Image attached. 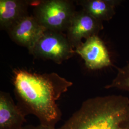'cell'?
Returning <instances> with one entry per match:
<instances>
[{
  "instance_id": "10",
  "label": "cell",
  "mask_w": 129,
  "mask_h": 129,
  "mask_svg": "<svg viewBox=\"0 0 129 129\" xmlns=\"http://www.w3.org/2000/svg\"><path fill=\"white\" fill-rule=\"evenodd\" d=\"M82 9L97 20L109 21L116 14V8L120 0H80L76 1Z\"/></svg>"
},
{
  "instance_id": "8",
  "label": "cell",
  "mask_w": 129,
  "mask_h": 129,
  "mask_svg": "<svg viewBox=\"0 0 129 129\" xmlns=\"http://www.w3.org/2000/svg\"><path fill=\"white\" fill-rule=\"evenodd\" d=\"M26 115L9 93L0 92V129H21Z\"/></svg>"
},
{
  "instance_id": "6",
  "label": "cell",
  "mask_w": 129,
  "mask_h": 129,
  "mask_svg": "<svg viewBox=\"0 0 129 129\" xmlns=\"http://www.w3.org/2000/svg\"><path fill=\"white\" fill-rule=\"evenodd\" d=\"M88 69L96 70L113 66L109 51L99 36L89 37L75 49Z\"/></svg>"
},
{
  "instance_id": "1",
  "label": "cell",
  "mask_w": 129,
  "mask_h": 129,
  "mask_svg": "<svg viewBox=\"0 0 129 129\" xmlns=\"http://www.w3.org/2000/svg\"><path fill=\"white\" fill-rule=\"evenodd\" d=\"M14 74V92L25 114L36 116L40 124L55 127L62 117L56 101L73 83L55 72L38 74L15 69Z\"/></svg>"
},
{
  "instance_id": "4",
  "label": "cell",
  "mask_w": 129,
  "mask_h": 129,
  "mask_svg": "<svg viewBox=\"0 0 129 129\" xmlns=\"http://www.w3.org/2000/svg\"><path fill=\"white\" fill-rule=\"evenodd\" d=\"M36 58L60 64L76 54L64 33L46 30L29 52Z\"/></svg>"
},
{
  "instance_id": "5",
  "label": "cell",
  "mask_w": 129,
  "mask_h": 129,
  "mask_svg": "<svg viewBox=\"0 0 129 129\" xmlns=\"http://www.w3.org/2000/svg\"><path fill=\"white\" fill-rule=\"evenodd\" d=\"M103 28V22L97 20L82 9L76 11L66 35L75 49L83 43V39L98 36Z\"/></svg>"
},
{
  "instance_id": "3",
  "label": "cell",
  "mask_w": 129,
  "mask_h": 129,
  "mask_svg": "<svg viewBox=\"0 0 129 129\" xmlns=\"http://www.w3.org/2000/svg\"><path fill=\"white\" fill-rule=\"evenodd\" d=\"M33 16L46 30L66 32L76 11L72 1H33Z\"/></svg>"
},
{
  "instance_id": "2",
  "label": "cell",
  "mask_w": 129,
  "mask_h": 129,
  "mask_svg": "<svg viewBox=\"0 0 129 129\" xmlns=\"http://www.w3.org/2000/svg\"><path fill=\"white\" fill-rule=\"evenodd\" d=\"M57 129H129V99L120 95L88 99Z\"/></svg>"
},
{
  "instance_id": "12",
  "label": "cell",
  "mask_w": 129,
  "mask_h": 129,
  "mask_svg": "<svg viewBox=\"0 0 129 129\" xmlns=\"http://www.w3.org/2000/svg\"><path fill=\"white\" fill-rule=\"evenodd\" d=\"M21 129H57L54 126H47L40 124L37 126H34L32 125H28L23 126Z\"/></svg>"
},
{
  "instance_id": "9",
  "label": "cell",
  "mask_w": 129,
  "mask_h": 129,
  "mask_svg": "<svg viewBox=\"0 0 129 129\" xmlns=\"http://www.w3.org/2000/svg\"><path fill=\"white\" fill-rule=\"evenodd\" d=\"M33 1L1 0L0 28L7 32L15 23L29 15L28 9Z\"/></svg>"
},
{
  "instance_id": "11",
  "label": "cell",
  "mask_w": 129,
  "mask_h": 129,
  "mask_svg": "<svg viewBox=\"0 0 129 129\" xmlns=\"http://www.w3.org/2000/svg\"><path fill=\"white\" fill-rule=\"evenodd\" d=\"M117 73L111 83L106 85V89L117 88L129 92V62L124 66L117 68Z\"/></svg>"
},
{
  "instance_id": "7",
  "label": "cell",
  "mask_w": 129,
  "mask_h": 129,
  "mask_svg": "<svg viewBox=\"0 0 129 129\" xmlns=\"http://www.w3.org/2000/svg\"><path fill=\"white\" fill-rule=\"evenodd\" d=\"M46 30L33 15H28L15 23L7 32L12 41L27 48L30 52Z\"/></svg>"
}]
</instances>
